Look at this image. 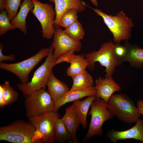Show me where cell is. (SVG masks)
<instances>
[{"instance_id": "obj_1", "label": "cell", "mask_w": 143, "mask_h": 143, "mask_svg": "<svg viewBox=\"0 0 143 143\" xmlns=\"http://www.w3.org/2000/svg\"><path fill=\"white\" fill-rule=\"evenodd\" d=\"M117 43L109 41L102 44L97 51H93L84 54L88 63L87 68L93 70L98 62L105 68V78L112 77L116 68L123 63L116 55L115 49Z\"/></svg>"}, {"instance_id": "obj_2", "label": "cell", "mask_w": 143, "mask_h": 143, "mask_svg": "<svg viewBox=\"0 0 143 143\" xmlns=\"http://www.w3.org/2000/svg\"><path fill=\"white\" fill-rule=\"evenodd\" d=\"M0 141L13 143H42L32 123L21 120L0 127Z\"/></svg>"}, {"instance_id": "obj_3", "label": "cell", "mask_w": 143, "mask_h": 143, "mask_svg": "<svg viewBox=\"0 0 143 143\" xmlns=\"http://www.w3.org/2000/svg\"><path fill=\"white\" fill-rule=\"evenodd\" d=\"M86 5L102 18L113 34L115 43H120L122 41H127L131 38L133 24L131 19L127 17L123 12L120 11L115 15H108L100 9L93 8L87 4Z\"/></svg>"}, {"instance_id": "obj_4", "label": "cell", "mask_w": 143, "mask_h": 143, "mask_svg": "<svg viewBox=\"0 0 143 143\" xmlns=\"http://www.w3.org/2000/svg\"><path fill=\"white\" fill-rule=\"evenodd\" d=\"M107 104L110 113L124 123L130 124L136 123L141 117L137 107L125 94L114 93Z\"/></svg>"}, {"instance_id": "obj_5", "label": "cell", "mask_w": 143, "mask_h": 143, "mask_svg": "<svg viewBox=\"0 0 143 143\" xmlns=\"http://www.w3.org/2000/svg\"><path fill=\"white\" fill-rule=\"evenodd\" d=\"M50 52L44 62L35 72L30 81L16 84L24 97L35 91L45 89L50 75L55 66L56 59L53 56V48L50 46Z\"/></svg>"}, {"instance_id": "obj_6", "label": "cell", "mask_w": 143, "mask_h": 143, "mask_svg": "<svg viewBox=\"0 0 143 143\" xmlns=\"http://www.w3.org/2000/svg\"><path fill=\"white\" fill-rule=\"evenodd\" d=\"M88 115L91 120L87 132L82 142H86L95 136L103 135L102 126L108 120L112 118L114 115L108 109L107 103L101 98H96L91 104Z\"/></svg>"}, {"instance_id": "obj_7", "label": "cell", "mask_w": 143, "mask_h": 143, "mask_svg": "<svg viewBox=\"0 0 143 143\" xmlns=\"http://www.w3.org/2000/svg\"><path fill=\"white\" fill-rule=\"evenodd\" d=\"M25 97L24 104L28 118L54 111L55 102L45 89L35 91Z\"/></svg>"}, {"instance_id": "obj_8", "label": "cell", "mask_w": 143, "mask_h": 143, "mask_svg": "<svg viewBox=\"0 0 143 143\" xmlns=\"http://www.w3.org/2000/svg\"><path fill=\"white\" fill-rule=\"evenodd\" d=\"M49 52L50 48H42L33 56L19 62L10 64L0 62V68L16 75L21 83H25L29 81L30 72Z\"/></svg>"}, {"instance_id": "obj_9", "label": "cell", "mask_w": 143, "mask_h": 143, "mask_svg": "<svg viewBox=\"0 0 143 143\" xmlns=\"http://www.w3.org/2000/svg\"><path fill=\"white\" fill-rule=\"evenodd\" d=\"M60 118L58 111H53L29 118L28 120L34 127L42 143H52L55 141V124Z\"/></svg>"}, {"instance_id": "obj_10", "label": "cell", "mask_w": 143, "mask_h": 143, "mask_svg": "<svg viewBox=\"0 0 143 143\" xmlns=\"http://www.w3.org/2000/svg\"><path fill=\"white\" fill-rule=\"evenodd\" d=\"M34 7L31 12L39 22L42 29V37L50 39L53 37L56 13L53 6L38 0H32Z\"/></svg>"}, {"instance_id": "obj_11", "label": "cell", "mask_w": 143, "mask_h": 143, "mask_svg": "<svg viewBox=\"0 0 143 143\" xmlns=\"http://www.w3.org/2000/svg\"><path fill=\"white\" fill-rule=\"evenodd\" d=\"M51 46L53 48V55L56 59L59 56L71 51H79L82 45L80 41L75 40L67 35L60 27L55 29Z\"/></svg>"}, {"instance_id": "obj_12", "label": "cell", "mask_w": 143, "mask_h": 143, "mask_svg": "<svg viewBox=\"0 0 143 143\" xmlns=\"http://www.w3.org/2000/svg\"><path fill=\"white\" fill-rule=\"evenodd\" d=\"M75 52L71 50L59 56L56 59L55 63V65L64 62L70 63L66 73L71 77L85 70L88 65L84 54L77 55Z\"/></svg>"}, {"instance_id": "obj_13", "label": "cell", "mask_w": 143, "mask_h": 143, "mask_svg": "<svg viewBox=\"0 0 143 143\" xmlns=\"http://www.w3.org/2000/svg\"><path fill=\"white\" fill-rule=\"evenodd\" d=\"M96 98H101L107 103L112 95L121 90L120 86L113 77L102 78L99 77L95 81Z\"/></svg>"}, {"instance_id": "obj_14", "label": "cell", "mask_w": 143, "mask_h": 143, "mask_svg": "<svg viewBox=\"0 0 143 143\" xmlns=\"http://www.w3.org/2000/svg\"><path fill=\"white\" fill-rule=\"evenodd\" d=\"M135 125L126 130L118 131L112 130L108 132L107 136L114 143L119 140L133 139L143 143V120L139 118Z\"/></svg>"}, {"instance_id": "obj_15", "label": "cell", "mask_w": 143, "mask_h": 143, "mask_svg": "<svg viewBox=\"0 0 143 143\" xmlns=\"http://www.w3.org/2000/svg\"><path fill=\"white\" fill-rule=\"evenodd\" d=\"M55 10L56 15L55 24L58 26L63 14L71 9L76 10L78 13L84 11L86 9V3L81 0H54Z\"/></svg>"}, {"instance_id": "obj_16", "label": "cell", "mask_w": 143, "mask_h": 143, "mask_svg": "<svg viewBox=\"0 0 143 143\" xmlns=\"http://www.w3.org/2000/svg\"><path fill=\"white\" fill-rule=\"evenodd\" d=\"M96 94V90L93 86L82 90H69L55 102L54 111H58L60 107L67 103L95 95Z\"/></svg>"}, {"instance_id": "obj_17", "label": "cell", "mask_w": 143, "mask_h": 143, "mask_svg": "<svg viewBox=\"0 0 143 143\" xmlns=\"http://www.w3.org/2000/svg\"><path fill=\"white\" fill-rule=\"evenodd\" d=\"M34 7L32 0H23L20 9L15 16L11 21L16 28H18L24 34H27L26 21L27 15Z\"/></svg>"}, {"instance_id": "obj_18", "label": "cell", "mask_w": 143, "mask_h": 143, "mask_svg": "<svg viewBox=\"0 0 143 143\" xmlns=\"http://www.w3.org/2000/svg\"><path fill=\"white\" fill-rule=\"evenodd\" d=\"M62 119L72 137L73 143H77V130L81 123L73 104L66 109L65 114Z\"/></svg>"}, {"instance_id": "obj_19", "label": "cell", "mask_w": 143, "mask_h": 143, "mask_svg": "<svg viewBox=\"0 0 143 143\" xmlns=\"http://www.w3.org/2000/svg\"><path fill=\"white\" fill-rule=\"evenodd\" d=\"M47 86L48 91L55 102L70 90L65 83L60 81L55 76L52 70L50 73Z\"/></svg>"}, {"instance_id": "obj_20", "label": "cell", "mask_w": 143, "mask_h": 143, "mask_svg": "<svg viewBox=\"0 0 143 143\" xmlns=\"http://www.w3.org/2000/svg\"><path fill=\"white\" fill-rule=\"evenodd\" d=\"M96 95L88 96L82 101L78 100L73 102L76 114L80 119L83 128L87 126V117L88 111L92 101L96 99Z\"/></svg>"}, {"instance_id": "obj_21", "label": "cell", "mask_w": 143, "mask_h": 143, "mask_svg": "<svg viewBox=\"0 0 143 143\" xmlns=\"http://www.w3.org/2000/svg\"><path fill=\"white\" fill-rule=\"evenodd\" d=\"M72 78L73 83L70 91L85 89L92 86L94 83L92 76L86 70Z\"/></svg>"}, {"instance_id": "obj_22", "label": "cell", "mask_w": 143, "mask_h": 143, "mask_svg": "<svg viewBox=\"0 0 143 143\" xmlns=\"http://www.w3.org/2000/svg\"><path fill=\"white\" fill-rule=\"evenodd\" d=\"M128 48L127 52L123 62H128L133 67L143 66V49L136 47Z\"/></svg>"}, {"instance_id": "obj_23", "label": "cell", "mask_w": 143, "mask_h": 143, "mask_svg": "<svg viewBox=\"0 0 143 143\" xmlns=\"http://www.w3.org/2000/svg\"><path fill=\"white\" fill-rule=\"evenodd\" d=\"M54 130L55 141L58 142H64L67 141L69 143H73L72 137L62 118L57 119Z\"/></svg>"}, {"instance_id": "obj_24", "label": "cell", "mask_w": 143, "mask_h": 143, "mask_svg": "<svg viewBox=\"0 0 143 143\" xmlns=\"http://www.w3.org/2000/svg\"><path fill=\"white\" fill-rule=\"evenodd\" d=\"M18 96V93L11 86L9 82L6 81L2 85H0V98L3 99L6 105L16 101Z\"/></svg>"}, {"instance_id": "obj_25", "label": "cell", "mask_w": 143, "mask_h": 143, "mask_svg": "<svg viewBox=\"0 0 143 143\" xmlns=\"http://www.w3.org/2000/svg\"><path fill=\"white\" fill-rule=\"evenodd\" d=\"M64 31L69 37L78 41L82 39L85 34L82 25L78 21L65 28Z\"/></svg>"}, {"instance_id": "obj_26", "label": "cell", "mask_w": 143, "mask_h": 143, "mask_svg": "<svg viewBox=\"0 0 143 143\" xmlns=\"http://www.w3.org/2000/svg\"><path fill=\"white\" fill-rule=\"evenodd\" d=\"M78 13L76 10L73 9L66 11L61 16L58 26L65 28L78 21Z\"/></svg>"}, {"instance_id": "obj_27", "label": "cell", "mask_w": 143, "mask_h": 143, "mask_svg": "<svg viewBox=\"0 0 143 143\" xmlns=\"http://www.w3.org/2000/svg\"><path fill=\"white\" fill-rule=\"evenodd\" d=\"M16 28L11 23L6 10L0 13V36H1L8 31L13 30Z\"/></svg>"}, {"instance_id": "obj_28", "label": "cell", "mask_w": 143, "mask_h": 143, "mask_svg": "<svg viewBox=\"0 0 143 143\" xmlns=\"http://www.w3.org/2000/svg\"><path fill=\"white\" fill-rule=\"evenodd\" d=\"M22 0H5V10L10 21L17 14Z\"/></svg>"}, {"instance_id": "obj_29", "label": "cell", "mask_w": 143, "mask_h": 143, "mask_svg": "<svg viewBox=\"0 0 143 143\" xmlns=\"http://www.w3.org/2000/svg\"><path fill=\"white\" fill-rule=\"evenodd\" d=\"M128 48L125 46H121L120 43H117L115 49V52L117 56L122 61L126 56L128 52Z\"/></svg>"}, {"instance_id": "obj_30", "label": "cell", "mask_w": 143, "mask_h": 143, "mask_svg": "<svg viewBox=\"0 0 143 143\" xmlns=\"http://www.w3.org/2000/svg\"><path fill=\"white\" fill-rule=\"evenodd\" d=\"M4 46L2 43L0 44V62L4 61H14L15 60V56L14 55H11L8 56L4 55L2 53V50Z\"/></svg>"}, {"instance_id": "obj_31", "label": "cell", "mask_w": 143, "mask_h": 143, "mask_svg": "<svg viewBox=\"0 0 143 143\" xmlns=\"http://www.w3.org/2000/svg\"><path fill=\"white\" fill-rule=\"evenodd\" d=\"M137 106L140 113L143 115V100H138L137 102Z\"/></svg>"}, {"instance_id": "obj_32", "label": "cell", "mask_w": 143, "mask_h": 143, "mask_svg": "<svg viewBox=\"0 0 143 143\" xmlns=\"http://www.w3.org/2000/svg\"><path fill=\"white\" fill-rule=\"evenodd\" d=\"M5 0H0V9L1 11L5 10Z\"/></svg>"}, {"instance_id": "obj_33", "label": "cell", "mask_w": 143, "mask_h": 143, "mask_svg": "<svg viewBox=\"0 0 143 143\" xmlns=\"http://www.w3.org/2000/svg\"><path fill=\"white\" fill-rule=\"evenodd\" d=\"M92 3L95 6L97 7L98 3L97 0H90Z\"/></svg>"}, {"instance_id": "obj_34", "label": "cell", "mask_w": 143, "mask_h": 143, "mask_svg": "<svg viewBox=\"0 0 143 143\" xmlns=\"http://www.w3.org/2000/svg\"><path fill=\"white\" fill-rule=\"evenodd\" d=\"M49 1L51 2H53L54 0H48Z\"/></svg>"}]
</instances>
